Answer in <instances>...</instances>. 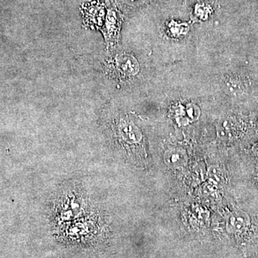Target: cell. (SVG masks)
Returning a JSON list of instances; mask_svg holds the SVG:
<instances>
[{"label": "cell", "mask_w": 258, "mask_h": 258, "mask_svg": "<svg viewBox=\"0 0 258 258\" xmlns=\"http://www.w3.org/2000/svg\"><path fill=\"white\" fill-rule=\"evenodd\" d=\"M107 19V33L108 38L115 39L118 35L120 28V18L115 10H111Z\"/></svg>", "instance_id": "cell-7"}, {"label": "cell", "mask_w": 258, "mask_h": 258, "mask_svg": "<svg viewBox=\"0 0 258 258\" xmlns=\"http://www.w3.org/2000/svg\"><path fill=\"white\" fill-rule=\"evenodd\" d=\"M213 13L211 5L205 2L200 1L195 5L193 8L194 18L198 20H208Z\"/></svg>", "instance_id": "cell-8"}, {"label": "cell", "mask_w": 258, "mask_h": 258, "mask_svg": "<svg viewBox=\"0 0 258 258\" xmlns=\"http://www.w3.org/2000/svg\"><path fill=\"white\" fill-rule=\"evenodd\" d=\"M164 161L166 165L173 168L182 167L187 162L186 154L179 149H169L165 153Z\"/></svg>", "instance_id": "cell-5"}, {"label": "cell", "mask_w": 258, "mask_h": 258, "mask_svg": "<svg viewBox=\"0 0 258 258\" xmlns=\"http://www.w3.org/2000/svg\"><path fill=\"white\" fill-rule=\"evenodd\" d=\"M115 60V68L120 74L125 76H134L139 72V64L132 56H118Z\"/></svg>", "instance_id": "cell-3"}, {"label": "cell", "mask_w": 258, "mask_h": 258, "mask_svg": "<svg viewBox=\"0 0 258 258\" xmlns=\"http://www.w3.org/2000/svg\"><path fill=\"white\" fill-rule=\"evenodd\" d=\"M119 132L123 140L129 144L139 143L142 140V133L139 129L132 123L122 121L120 123Z\"/></svg>", "instance_id": "cell-4"}, {"label": "cell", "mask_w": 258, "mask_h": 258, "mask_svg": "<svg viewBox=\"0 0 258 258\" xmlns=\"http://www.w3.org/2000/svg\"><path fill=\"white\" fill-rule=\"evenodd\" d=\"M169 32L174 35H183L188 30L187 24L184 23H178V22L172 20L168 25Z\"/></svg>", "instance_id": "cell-9"}, {"label": "cell", "mask_w": 258, "mask_h": 258, "mask_svg": "<svg viewBox=\"0 0 258 258\" xmlns=\"http://www.w3.org/2000/svg\"><path fill=\"white\" fill-rule=\"evenodd\" d=\"M238 132L237 122L232 118H225L219 123L218 135L222 139H230L236 137Z\"/></svg>", "instance_id": "cell-6"}, {"label": "cell", "mask_w": 258, "mask_h": 258, "mask_svg": "<svg viewBox=\"0 0 258 258\" xmlns=\"http://www.w3.org/2000/svg\"><path fill=\"white\" fill-rule=\"evenodd\" d=\"M249 225V217L245 212H235L227 219V232L232 234L242 233L248 228Z\"/></svg>", "instance_id": "cell-2"}, {"label": "cell", "mask_w": 258, "mask_h": 258, "mask_svg": "<svg viewBox=\"0 0 258 258\" xmlns=\"http://www.w3.org/2000/svg\"><path fill=\"white\" fill-rule=\"evenodd\" d=\"M61 191L60 195L56 200L55 214L58 220L64 221L74 217L72 212H75L76 215L86 205V200L85 195H83L80 190L73 189Z\"/></svg>", "instance_id": "cell-1"}, {"label": "cell", "mask_w": 258, "mask_h": 258, "mask_svg": "<svg viewBox=\"0 0 258 258\" xmlns=\"http://www.w3.org/2000/svg\"><path fill=\"white\" fill-rule=\"evenodd\" d=\"M209 178L212 184L220 185L222 182V172L218 166H212L209 170Z\"/></svg>", "instance_id": "cell-10"}, {"label": "cell", "mask_w": 258, "mask_h": 258, "mask_svg": "<svg viewBox=\"0 0 258 258\" xmlns=\"http://www.w3.org/2000/svg\"><path fill=\"white\" fill-rule=\"evenodd\" d=\"M147 0H122L125 5L128 6L139 7L143 5Z\"/></svg>", "instance_id": "cell-11"}]
</instances>
